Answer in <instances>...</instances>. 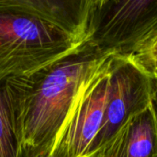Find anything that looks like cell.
<instances>
[{"label": "cell", "instance_id": "cell-1", "mask_svg": "<svg viewBox=\"0 0 157 157\" xmlns=\"http://www.w3.org/2000/svg\"><path fill=\"white\" fill-rule=\"evenodd\" d=\"M109 56L85 40L56 61L4 81L20 145L52 146Z\"/></svg>", "mask_w": 157, "mask_h": 157}, {"label": "cell", "instance_id": "cell-2", "mask_svg": "<svg viewBox=\"0 0 157 157\" xmlns=\"http://www.w3.org/2000/svg\"><path fill=\"white\" fill-rule=\"evenodd\" d=\"M92 0H0V84L69 53L87 35Z\"/></svg>", "mask_w": 157, "mask_h": 157}, {"label": "cell", "instance_id": "cell-3", "mask_svg": "<svg viewBox=\"0 0 157 157\" xmlns=\"http://www.w3.org/2000/svg\"><path fill=\"white\" fill-rule=\"evenodd\" d=\"M157 38V0H92L86 40L105 56L135 58Z\"/></svg>", "mask_w": 157, "mask_h": 157}, {"label": "cell", "instance_id": "cell-4", "mask_svg": "<svg viewBox=\"0 0 157 157\" xmlns=\"http://www.w3.org/2000/svg\"><path fill=\"white\" fill-rule=\"evenodd\" d=\"M152 104V75L133 58L110 57L103 121L87 157L109 142L134 115Z\"/></svg>", "mask_w": 157, "mask_h": 157}, {"label": "cell", "instance_id": "cell-5", "mask_svg": "<svg viewBox=\"0 0 157 157\" xmlns=\"http://www.w3.org/2000/svg\"><path fill=\"white\" fill-rule=\"evenodd\" d=\"M109 59L86 88L58 134L52 157H87L104 117L109 76Z\"/></svg>", "mask_w": 157, "mask_h": 157}, {"label": "cell", "instance_id": "cell-6", "mask_svg": "<svg viewBox=\"0 0 157 157\" xmlns=\"http://www.w3.org/2000/svg\"><path fill=\"white\" fill-rule=\"evenodd\" d=\"M90 157H157V113L154 104L134 115Z\"/></svg>", "mask_w": 157, "mask_h": 157}, {"label": "cell", "instance_id": "cell-7", "mask_svg": "<svg viewBox=\"0 0 157 157\" xmlns=\"http://www.w3.org/2000/svg\"><path fill=\"white\" fill-rule=\"evenodd\" d=\"M20 147L3 82L0 84V157H17Z\"/></svg>", "mask_w": 157, "mask_h": 157}, {"label": "cell", "instance_id": "cell-8", "mask_svg": "<svg viewBox=\"0 0 157 157\" xmlns=\"http://www.w3.org/2000/svg\"><path fill=\"white\" fill-rule=\"evenodd\" d=\"M133 59L150 75H157V47Z\"/></svg>", "mask_w": 157, "mask_h": 157}, {"label": "cell", "instance_id": "cell-9", "mask_svg": "<svg viewBox=\"0 0 157 157\" xmlns=\"http://www.w3.org/2000/svg\"><path fill=\"white\" fill-rule=\"evenodd\" d=\"M52 146H26L21 145L17 157H52Z\"/></svg>", "mask_w": 157, "mask_h": 157}, {"label": "cell", "instance_id": "cell-10", "mask_svg": "<svg viewBox=\"0 0 157 157\" xmlns=\"http://www.w3.org/2000/svg\"><path fill=\"white\" fill-rule=\"evenodd\" d=\"M152 75V86H153V103L157 113V75Z\"/></svg>", "mask_w": 157, "mask_h": 157}, {"label": "cell", "instance_id": "cell-11", "mask_svg": "<svg viewBox=\"0 0 157 157\" xmlns=\"http://www.w3.org/2000/svg\"><path fill=\"white\" fill-rule=\"evenodd\" d=\"M155 47H157V38H156V40H155V45H154V47H153V48H155ZM153 48H152V49H153ZM152 49H151V50H152Z\"/></svg>", "mask_w": 157, "mask_h": 157}]
</instances>
